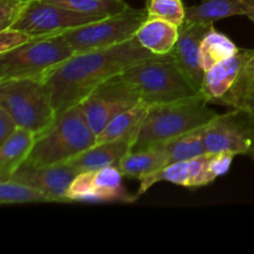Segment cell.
Returning <instances> with one entry per match:
<instances>
[{"label":"cell","instance_id":"obj_1","mask_svg":"<svg viewBox=\"0 0 254 254\" xmlns=\"http://www.w3.org/2000/svg\"><path fill=\"white\" fill-rule=\"evenodd\" d=\"M154 56L135 36L107 49L76 52L45 77L51 87L55 109L61 113L77 106L109 78Z\"/></svg>","mask_w":254,"mask_h":254},{"label":"cell","instance_id":"obj_2","mask_svg":"<svg viewBox=\"0 0 254 254\" xmlns=\"http://www.w3.org/2000/svg\"><path fill=\"white\" fill-rule=\"evenodd\" d=\"M97 144L79 104L57 113L51 126L37 134L26 163L37 166L66 164Z\"/></svg>","mask_w":254,"mask_h":254},{"label":"cell","instance_id":"obj_3","mask_svg":"<svg viewBox=\"0 0 254 254\" xmlns=\"http://www.w3.org/2000/svg\"><path fill=\"white\" fill-rule=\"evenodd\" d=\"M203 96L149 107L131 151L160 145L176 136L205 128L218 117Z\"/></svg>","mask_w":254,"mask_h":254},{"label":"cell","instance_id":"obj_4","mask_svg":"<svg viewBox=\"0 0 254 254\" xmlns=\"http://www.w3.org/2000/svg\"><path fill=\"white\" fill-rule=\"evenodd\" d=\"M148 106L166 104L202 96L176 64L173 55H156L122 73Z\"/></svg>","mask_w":254,"mask_h":254},{"label":"cell","instance_id":"obj_5","mask_svg":"<svg viewBox=\"0 0 254 254\" xmlns=\"http://www.w3.org/2000/svg\"><path fill=\"white\" fill-rule=\"evenodd\" d=\"M0 107L9 112L20 128L36 135L49 128L57 116L51 87L45 78L0 81Z\"/></svg>","mask_w":254,"mask_h":254},{"label":"cell","instance_id":"obj_6","mask_svg":"<svg viewBox=\"0 0 254 254\" xmlns=\"http://www.w3.org/2000/svg\"><path fill=\"white\" fill-rule=\"evenodd\" d=\"M74 54L64 34L36 37L12 51L0 54V81L45 78Z\"/></svg>","mask_w":254,"mask_h":254},{"label":"cell","instance_id":"obj_7","mask_svg":"<svg viewBox=\"0 0 254 254\" xmlns=\"http://www.w3.org/2000/svg\"><path fill=\"white\" fill-rule=\"evenodd\" d=\"M146 19V10L129 7L119 14L68 30L64 35L74 52L107 49L133 39Z\"/></svg>","mask_w":254,"mask_h":254},{"label":"cell","instance_id":"obj_8","mask_svg":"<svg viewBox=\"0 0 254 254\" xmlns=\"http://www.w3.org/2000/svg\"><path fill=\"white\" fill-rule=\"evenodd\" d=\"M103 17L67 9L44 0H29L11 27L22 30L34 37H47L64 34L68 30L98 21Z\"/></svg>","mask_w":254,"mask_h":254},{"label":"cell","instance_id":"obj_9","mask_svg":"<svg viewBox=\"0 0 254 254\" xmlns=\"http://www.w3.org/2000/svg\"><path fill=\"white\" fill-rule=\"evenodd\" d=\"M140 102L135 89L122 77H112L79 103L89 127L98 135L117 116Z\"/></svg>","mask_w":254,"mask_h":254},{"label":"cell","instance_id":"obj_10","mask_svg":"<svg viewBox=\"0 0 254 254\" xmlns=\"http://www.w3.org/2000/svg\"><path fill=\"white\" fill-rule=\"evenodd\" d=\"M203 138L207 153L230 151L254 158V117L237 108L218 114L205 128Z\"/></svg>","mask_w":254,"mask_h":254},{"label":"cell","instance_id":"obj_11","mask_svg":"<svg viewBox=\"0 0 254 254\" xmlns=\"http://www.w3.org/2000/svg\"><path fill=\"white\" fill-rule=\"evenodd\" d=\"M123 175L117 166L96 171H82L69 185L68 201H107V202H133V196L123 186Z\"/></svg>","mask_w":254,"mask_h":254},{"label":"cell","instance_id":"obj_12","mask_svg":"<svg viewBox=\"0 0 254 254\" xmlns=\"http://www.w3.org/2000/svg\"><path fill=\"white\" fill-rule=\"evenodd\" d=\"M77 174H79L78 171L68 163L37 166L25 161L10 180L24 183L42 191L51 198L52 202H68L67 191Z\"/></svg>","mask_w":254,"mask_h":254},{"label":"cell","instance_id":"obj_13","mask_svg":"<svg viewBox=\"0 0 254 254\" xmlns=\"http://www.w3.org/2000/svg\"><path fill=\"white\" fill-rule=\"evenodd\" d=\"M212 27L213 24H198L185 20L179 26L178 41L170 52L176 64L200 92L205 77V71L200 64V47L205 35Z\"/></svg>","mask_w":254,"mask_h":254},{"label":"cell","instance_id":"obj_14","mask_svg":"<svg viewBox=\"0 0 254 254\" xmlns=\"http://www.w3.org/2000/svg\"><path fill=\"white\" fill-rule=\"evenodd\" d=\"M159 181H169L174 185L189 189L201 188L213 183L215 178L210 171V154L166 166L150 179L140 183L136 195L140 196Z\"/></svg>","mask_w":254,"mask_h":254},{"label":"cell","instance_id":"obj_15","mask_svg":"<svg viewBox=\"0 0 254 254\" xmlns=\"http://www.w3.org/2000/svg\"><path fill=\"white\" fill-rule=\"evenodd\" d=\"M254 50L240 49L233 56L211 67L205 72L201 93L208 102H218L235 84Z\"/></svg>","mask_w":254,"mask_h":254},{"label":"cell","instance_id":"obj_16","mask_svg":"<svg viewBox=\"0 0 254 254\" xmlns=\"http://www.w3.org/2000/svg\"><path fill=\"white\" fill-rule=\"evenodd\" d=\"M169 165V156L164 145H155L139 151H130L119 161L117 168L126 178L136 179L143 183Z\"/></svg>","mask_w":254,"mask_h":254},{"label":"cell","instance_id":"obj_17","mask_svg":"<svg viewBox=\"0 0 254 254\" xmlns=\"http://www.w3.org/2000/svg\"><path fill=\"white\" fill-rule=\"evenodd\" d=\"M131 151V144L124 140H112L97 143L96 145L79 154L68 164L78 173L96 171L101 169L117 166L119 161Z\"/></svg>","mask_w":254,"mask_h":254},{"label":"cell","instance_id":"obj_18","mask_svg":"<svg viewBox=\"0 0 254 254\" xmlns=\"http://www.w3.org/2000/svg\"><path fill=\"white\" fill-rule=\"evenodd\" d=\"M149 107L144 102H139L128 111L117 116L101 133L97 135V143L112 140H124L131 144L133 148L139 135L143 122L148 114Z\"/></svg>","mask_w":254,"mask_h":254},{"label":"cell","instance_id":"obj_19","mask_svg":"<svg viewBox=\"0 0 254 254\" xmlns=\"http://www.w3.org/2000/svg\"><path fill=\"white\" fill-rule=\"evenodd\" d=\"M254 5V0H206L186 9V21L215 24L216 21L237 15H246Z\"/></svg>","mask_w":254,"mask_h":254},{"label":"cell","instance_id":"obj_20","mask_svg":"<svg viewBox=\"0 0 254 254\" xmlns=\"http://www.w3.org/2000/svg\"><path fill=\"white\" fill-rule=\"evenodd\" d=\"M36 139V134L19 128L0 145V183L11 179L15 171L25 163Z\"/></svg>","mask_w":254,"mask_h":254},{"label":"cell","instance_id":"obj_21","mask_svg":"<svg viewBox=\"0 0 254 254\" xmlns=\"http://www.w3.org/2000/svg\"><path fill=\"white\" fill-rule=\"evenodd\" d=\"M136 40L154 55L173 51L179 37V26L160 19H146L135 34Z\"/></svg>","mask_w":254,"mask_h":254},{"label":"cell","instance_id":"obj_22","mask_svg":"<svg viewBox=\"0 0 254 254\" xmlns=\"http://www.w3.org/2000/svg\"><path fill=\"white\" fill-rule=\"evenodd\" d=\"M238 50L230 37L212 27L201 42L200 64L203 71H208L215 64L230 59Z\"/></svg>","mask_w":254,"mask_h":254},{"label":"cell","instance_id":"obj_23","mask_svg":"<svg viewBox=\"0 0 254 254\" xmlns=\"http://www.w3.org/2000/svg\"><path fill=\"white\" fill-rule=\"evenodd\" d=\"M205 128L190 131V133L176 136L166 143L160 144V145H164L166 153H168L170 165L174 163L190 160V159H195L207 154L205 138H203Z\"/></svg>","mask_w":254,"mask_h":254},{"label":"cell","instance_id":"obj_24","mask_svg":"<svg viewBox=\"0 0 254 254\" xmlns=\"http://www.w3.org/2000/svg\"><path fill=\"white\" fill-rule=\"evenodd\" d=\"M44 1L52 2L84 14L104 17L123 12L130 7L124 0H44Z\"/></svg>","mask_w":254,"mask_h":254},{"label":"cell","instance_id":"obj_25","mask_svg":"<svg viewBox=\"0 0 254 254\" xmlns=\"http://www.w3.org/2000/svg\"><path fill=\"white\" fill-rule=\"evenodd\" d=\"M39 202H52V200L42 191L24 183L14 180L0 183V203L1 205Z\"/></svg>","mask_w":254,"mask_h":254},{"label":"cell","instance_id":"obj_26","mask_svg":"<svg viewBox=\"0 0 254 254\" xmlns=\"http://www.w3.org/2000/svg\"><path fill=\"white\" fill-rule=\"evenodd\" d=\"M148 19H160L183 25L186 20V9L181 0H148L146 2Z\"/></svg>","mask_w":254,"mask_h":254},{"label":"cell","instance_id":"obj_27","mask_svg":"<svg viewBox=\"0 0 254 254\" xmlns=\"http://www.w3.org/2000/svg\"><path fill=\"white\" fill-rule=\"evenodd\" d=\"M217 103L243 109L254 117V81L235 82L232 88Z\"/></svg>","mask_w":254,"mask_h":254},{"label":"cell","instance_id":"obj_28","mask_svg":"<svg viewBox=\"0 0 254 254\" xmlns=\"http://www.w3.org/2000/svg\"><path fill=\"white\" fill-rule=\"evenodd\" d=\"M36 37L31 36L22 30L9 27V29L0 30V54L12 51L27 42L32 41Z\"/></svg>","mask_w":254,"mask_h":254},{"label":"cell","instance_id":"obj_29","mask_svg":"<svg viewBox=\"0 0 254 254\" xmlns=\"http://www.w3.org/2000/svg\"><path fill=\"white\" fill-rule=\"evenodd\" d=\"M25 0H0V30L11 27L24 10Z\"/></svg>","mask_w":254,"mask_h":254},{"label":"cell","instance_id":"obj_30","mask_svg":"<svg viewBox=\"0 0 254 254\" xmlns=\"http://www.w3.org/2000/svg\"><path fill=\"white\" fill-rule=\"evenodd\" d=\"M20 127L6 109L0 107V145L4 144Z\"/></svg>","mask_w":254,"mask_h":254},{"label":"cell","instance_id":"obj_31","mask_svg":"<svg viewBox=\"0 0 254 254\" xmlns=\"http://www.w3.org/2000/svg\"><path fill=\"white\" fill-rule=\"evenodd\" d=\"M254 81V55L250 59V61L246 64L245 68L242 69L241 74L238 76L236 82H248Z\"/></svg>","mask_w":254,"mask_h":254},{"label":"cell","instance_id":"obj_32","mask_svg":"<svg viewBox=\"0 0 254 254\" xmlns=\"http://www.w3.org/2000/svg\"><path fill=\"white\" fill-rule=\"evenodd\" d=\"M252 21H253V24H254V17H253V19H252Z\"/></svg>","mask_w":254,"mask_h":254},{"label":"cell","instance_id":"obj_33","mask_svg":"<svg viewBox=\"0 0 254 254\" xmlns=\"http://www.w3.org/2000/svg\"><path fill=\"white\" fill-rule=\"evenodd\" d=\"M25 1H29V0H25Z\"/></svg>","mask_w":254,"mask_h":254}]
</instances>
